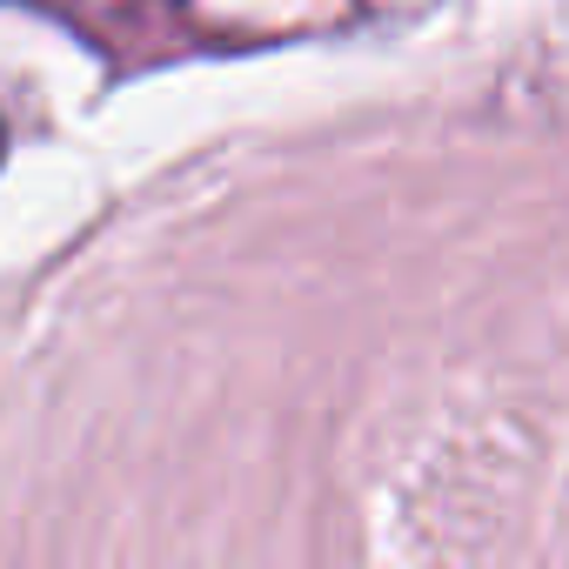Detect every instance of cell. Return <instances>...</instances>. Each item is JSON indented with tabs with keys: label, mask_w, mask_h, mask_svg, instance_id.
Wrapping results in <instances>:
<instances>
[{
	"label": "cell",
	"mask_w": 569,
	"mask_h": 569,
	"mask_svg": "<svg viewBox=\"0 0 569 569\" xmlns=\"http://www.w3.org/2000/svg\"><path fill=\"white\" fill-rule=\"evenodd\" d=\"M0 148H8V134H0Z\"/></svg>",
	"instance_id": "obj_1"
}]
</instances>
